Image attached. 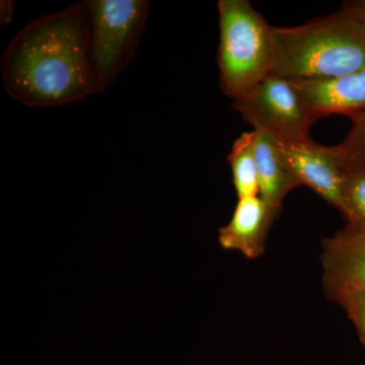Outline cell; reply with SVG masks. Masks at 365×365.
<instances>
[{"mask_svg":"<svg viewBox=\"0 0 365 365\" xmlns=\"http://www.w3.org/2000/svg\"><path fill=\"white\" fill-rule=\"evenodd\" d=\"M220 86L235 101L248 96L275 64L273 26L248 0H220Z\"/></svg>","mask_w":365,"mask_h":365,"instance_id":"3957f363","label":"cell"},{"mask_svg":"<svg viewBox=\"0 0 365 365\" xmlns=\"http://www.w3.org/2000/svg\"><path fill=\"white\" fill-rule=\"evenodd\" d=\"M292 81L316 120L335 114L351 117L365 110V69L338 78Z\"/></svg>","mask_w":365,"mask_h":365,"instance_id":"ba28073f","label":"cell"},{"mask_svg":"<svg viewBox=\"0 0 365 365\" xmlns=\"http://www.w3.org/2000/svg\"><path fill=\"white\" fill-rule=\"evenodd\" d=\"M253 130L256 133L259 196L267 206L271 222H274L280 215L285 198L299 184L285 167L273 139L265 132Z\"/></svg>","mask_w":365,"mask_h":365,"instance_id":"30bf717a","label":"cell"},{"mask_svg":"<svg viewBox=\"0 0 365 365\" xmlns=\"http://www.w3.org/2000/svg\"><path fill=\"white\" fill-rule=\"evenodd\" d=\"M272 223L260 196L239 199L230 222L220 228L218 241L225 250L257 259L264 253Z\"/></svg>","mask_w":365,"mask_h":365,"instance_id":"9c48e42d","label":"cell"},{"mask_svg":"<svg viewBox=\"0 0 365 365\" xmlns=\"http://www.w3.org/2000/svg\"><path fill=\"white\" fill-rule=\"evenodd\" d=\"M351 129L342 143L334 146L345 170H365V110L350 117Z\"/></svg>","mask_w":365,"mask_h":365,"instance_id":"4fadbf2b","label":"cell"},{"mask_svg":"<svg viewBox=\"0 0 365 365\" xmlns=\"http://www.w3.org/2000/svg\"><path fill=\"white\" fill-rule=\"evenodd\" d=\"M344 6L347 7L349 11H351L365 26V0L347 2Z\"/></svg>","mask_w":365,"mask_h":365,"instance_id":"9a60e30c","label":"cell"},{"mask_svg":"<svg viewBox=\"0 0 365 365\" xmlns=\"http://www.w3.org/2000/svg\"><path fill=\"white\" fill-rule=\"evenodd\" d=\"M342 197L348 227L365 232V170H345Z\"/></svg>","mask_w":365,"mask_h":365,"instance_id":"7c38bea8","label":"cell"},{"mask_svg":"<svg viewBox=\"0 0 365 365\" xmlns=\"http://www.w3.org/2000/svg\"><path fill=\"white\" fill-rule=\"evenodd\" d=\"M256 133L244 132L235 139L227 160L232 170V182L237 198L259 196L258 169H257Z\"/></svg>","mask_w":365,"mask_h":365,"instance_id":"8fae6325","label":"cell"},{"mask_svg":"<svg viewBox=\"0 0 365 365\" xmlns=\"http://www.w3.org/2000/svg\"><path fill=\"white\" fill-rule=\"evenodd\" d=\"M91 23V63L105 91L129 66L145 26V0L86 1Z\"/></svg>","mask_w":365,"mask_h":365,"instance_id":"277c9868","label":"cell"},{"mask_svg":"<svg viewBox=\"0 0 365 365\" xmlns=\"http://www.w3.org/2000/svg\"><path fill=\"white\" fill-rule=\"evenodd\" d=\"M285 167L299 185L316 192L342 213L345 169L334 146L304 140H274Z\"/></svg>","mask_w":365,"mask_h":365,"instance_id":"8992f818","label":"cell"},{"mask_svg":"<svg viewBox=\"0 0 365 365\" xmlns=\"http://www.w3.org/2000/svg\"><path fill=\"white\" fill-rule=\"evenodd\" d=\"M324 289L339 302L365 289V232L347 227L324 240L321 256Z\"/></svg>","mask_w":365,"mask_h":365,"instance_id":"52a82bcc","label":"cell"},{"mask_svg":"<svg viewBox=\"0 0 365 365\" xmlns=\"http://www.w3.org/2000/svg\"><path fill=\"white\" fill-rule=\"evenodd\" d=\"M273 72L292 81L338 78L365 69V26L345 6L304 25L273 26Z\"/></svg>","mask_w":365,"mask_h":365,"instance_id":"7a4b0ae2","label":"cell"},{"mask_svg":"<svg viewBox=\"0 0 365 365\" xmlns=\"http://www.w3.org/2000/svg\"><path fill=\"white\" fill-rule=\"evenodd\" d=\"M232 106L253 129L277 141L309 138V129L317 121L294 81L274 72Z\"/></svg>","mask_w":365,"mask_h":365,"instance_id":"5b68a950","label":"cell"},{"mask_svg":"<svg viewBox=\"0 0 365 365\" xmlns=\"http://www.w3.org/2000/svg\"><path fill=\"white\" fill-rule=\"evenodd\" d=\"M91 23L86 2L41 16L7 46L4 86L28 107H56L103 91L91 63Z\"/></svg>","mask_w":365,"mask_h":365,"instance_id":"6da1fadb","label":"cell"},{"mask_svg":"<svg viewBox=\"0 0 365 365\" xmlns=\"http://www.w3.org/2000/svg\"><path fill=\"white\" fill-rule=\"evenodd\" d=\"M13 14V2L1 1V24L11 21Z\"/></svg>","mask_w":365,"mask_h":365,"instance_id":"2e32d148","label":"cell"},{"mask_svg":"<svg viewBox=\"0 0 365 365\" xmlns=\"http://www.w3.org/2000/svg\"><path fill=\"white\" fill-rule=\"evenodd\" d=\"M338 304L343 307L351 319L365 347V289L347 295Z\"/></svg>","mask_w":365,"mask_h":365,"instance_id":"5bb4252c","label":"cell"}]
</instances>
